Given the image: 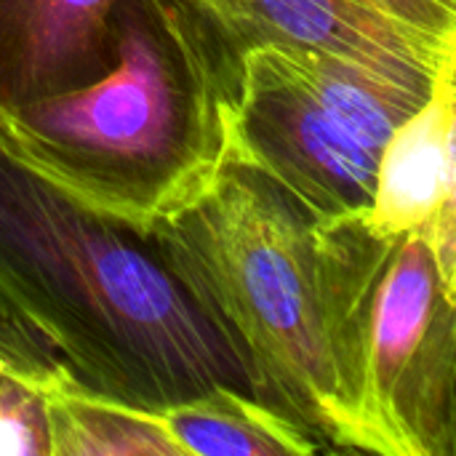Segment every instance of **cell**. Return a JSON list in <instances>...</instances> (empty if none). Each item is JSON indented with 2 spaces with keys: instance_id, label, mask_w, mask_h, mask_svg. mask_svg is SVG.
Returning <instances> with one entry per match:
<instances>
[{
  "instance_id": "1",
  "label": "cell",
  "mask_w": 456,
  "mask_h": 456,
  "mask_svg": "<svg viewBox=\"0 0 456 456\" xmlns=\"http://www.w3.org/2000/svg\"><path fill=\"white\" fill-rule=\"evenodd\" d=\"M147 238L240 361L248 393L323 449L358 452L369 323L401 238L374 235L363 214L315 222L232 160Z\"/></svg>"
},
{
  "instance_id": "2",
  "label": "cell",
  "mask_w": 456,
  "mask_h": 456,
  "mask_svg": "<svg viewBox=\"0 0 456 456\" xmlns=\"http://www.w3.org/2000/svg\"><path fill=\"white\" fill-rule=\"evenodd\" d=\"M0 318L91 390L142 409L163 411L216 385L248 390L240 361L152 240L75 203L3 136Z\"/></svg>"
},
{
  "instance_id": "3",
  "label": "cell",
  "mask_w": 456,
  "mask_h": 456,
  "mask_svg": "<svg viewBox=\"0 0 456 456\" xmlns=\"http://www.w3.org/2000/svg\"><path fill=\"white\" fill-rule=\"evenodd\" d=\"M115 29L107 75L19 107L0 136L83 208L150 235L227 166L232 102L166 0H118Z\"/></svg>"
},
{
  "instance_id": "4",
  "label": "cell",
  "mask_w": 456,
  "mask_h": 456,
  "mask_svg": "<svg viewBox=\"0 0 456 456\" xmlns=\"http://www.w3.org/2000/svg\"><path fill=\"white\" fill-rule=\"evenodd\" d=\"M428 94L329 53L256 48L240 67L230 160L315 222L363 214L390 134Z\"/></svg>"
},
{
  "instance_id": "5",
  "label": "cell",
  "mask_w": 456,
  "mask_h": 456,
  "mask_svg": "<svg viewBox=\"0 0 456 456\" xmlns=\"http://www.w3.org/2000/svg\"><path fill=\"white\" fill-rule=\"evenodd\" d=\"M456 294L425 238L406 232L379 278L363 385L358 452L452 456L456 436Z\"/></svg>"
},
{
  "instance_id": "6",
  "label": "cell",
  "mask_w": 456,
  "mask_h": 456,
  "mask_svg": "<svg viewBox=\"0 0 456 456\" xmlns=\"http://www.w3.org/2000/svg\"><path fill=\"white\" fill-rule=\"evenodd\" d=\"M203 48L235 104L243 59L256 48H305L430 91L454 40H433L390 19L371 0H166Z\"/></svg>"
},
{
  "instance_id": "7",
  "label": "cell",
  "mask_w": 456,
  "mask_h": 456,
  "mask_svg": "<svg viewBox=\"0 0 456 456\" xmlns=\"http://www.w3.org/2000/svg\"><path fill=\"white\" fill-rule=\"evenodd\" d=\"M118 0H0V123L24 104L107 75Z\"/></svg>"
},
{
  "instance_id": "8",
  "label": "cell",
  "mask_w": 456,
  "mask_h": 456,
  "mask_svg": "<svg viewBox=\"0 0 456 456\" xmlns=\"http://www.w3.org/2000/svg\"><path fill=\"white\" fill-rule=\"evenodd\" d=\"M456 51L449 53L425 102L390 134L371 200L363 211L366 227L387 240L422 227L436 211L456 203Z\"/></svg>"
},
{
  "instance_id": "9",
  "label": "cell",
  "mask_w": 456,
  "mask_h": 456,
  "mask_svg": "<svg viewBox=\"0 0 456 456\" xmlns=\"http://www.w3.org/2000/svg\"><path fill=\"white\" fill-rule=\"evenodd\" d=\"M48 456H182L163 411L83 385L61 361L43 382Z\"/></svg>"
},
{
  "instance_id": "10",
  "label": "cell",
  "mask_w": 456,
  "mask_h": 456,
  "mask_svg": "<svg viewBox=\"0 0 456 456\" xmlns=\"http://www.w3.org/2000/svg\"><path fill=\"white\" fill-rule=\"evenodd\" d=\"M182 456H310L326 452L307 430L243 387L216 385L163 409Z\"/></svg>"
},
{
  "instance_id": "11",
  "label": "cell",
  "mask_w": 456,
  "mask_h": 456,
  "mask_svg": "<svg viewBox=\"0 0 456 456\" xmlns=\"http://www.w3.org/2000/svg\"><path fill=\"white\" fill-rule=\"evenodd\" d=\"M59 358L0 318V456H48L43 382Z\"/></svg>"
},
{
  "instance_id": "12",
  "label": "cell",
  "mask_w": 456,
  "mask_h": 456,
  "mask_svg": "<svg viewBox=\"0 0 456 456\" xmlns=\"http://www.w3.org/2000/svg\"><path fill=\"white\" fill-rule=\"evenodd\" d=\"M390 19L433 40L456 37V0H371Z\"/></svg>"
}]
</instances>
